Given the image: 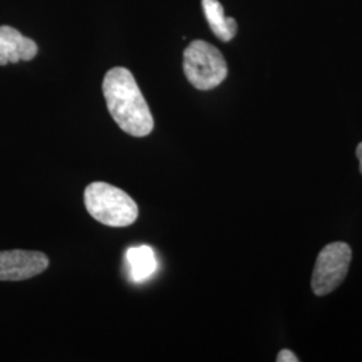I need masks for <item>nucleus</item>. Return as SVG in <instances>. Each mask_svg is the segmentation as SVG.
Wrapping results in <instances>:
<instances>
[{
    "instance_id": "f03ea898",
    "label": "nucleus",
    "mask_w": 362,
    "mask_h": 362,
    "mask_svg": "<svg viewBox=\"0 0 362 362\" xmlns=\"http://www.w3.org/2000/svg\"><path fill=\"white\" fill-rule=\"evenodd\" d=\"M83 200L91 218L109 227H128L139 216V207L129 194L107 182L89 184Z\"/></svg>"
},
{
    "instance_id": "0eeeda50",
    "label": "nucleus",
    "mask_w": 362,
    "mask_h": 362,
    "mask_svg": "<svg viewBox=\"0 0 362 362\" xmlns=\"http://www.w3.org/2000/svg\"><path fill=\"white\" fill-rule=\"evenodd\" d=\"M125 258L129 269L130 279L133 282H144L157 270V258L152 247H132L127 251Z\"/></svg>"
},
{
    "instance_id": "7ed1b4c3",
    "label": "nucleus",
    "mask_w": 362,
    "mask_h": 362,
    "mask_svg": "<svg viewBox=\"0 0 362 362\" xmlns=\"http://www.w3.org/2000/svg\"><path fill=\"white\" fill-rule=\"evenodd\" d=\"M184 74L199 90L218 88L227 77L228 67L223 54L211 43L194 40L184 50Z\"/></svg>"
},
{
    "instance_id": "1a4fd4ad",
    "label": "nucleus",
    "mask_w": 362,
    "mask_h": 362,
    "mask_svg": "<svg viewBox=\"0 0 362 362\" xmlns=\"http://www.w3.org/2000/svg\"><path fill=\"white\" fill-rule=\"evenodd\" d=\"M278 362H299V358L290 349L281 350L276 356Z\"/></svg>"
},
{
    "instance_id": "39448f33",
    "label": "nucleus",
    "mask_w": 362,
    "mask_h": 362,
    "mask_svg": "<svg viewBox=\"0 0 362 362\" xmlns=\"http://www.w3.org/2000/svg\"><path fill=\"white\" fill-rule=\"evenodd\" d=\"M49 258L39 251H0V281H25L49 267Z\"/></svg>"
},
{
    "instance_id": "20e7f679",
    "label": "nucleus",
    "mask_w": 362,
    "mask_h": 362,
    "mask_svg": "<svg viewBox=\"0 0 362 362\" xmlns=\"http://www.w3.org/2000/svg\"><path fill=\"white\" fill-rule=\"evenodd\" d=\"M351 255V248L345 242H333L321 250L311 275V288L317 297L333 293L345 281Z\"/></svg>"
},
{
    "instance_id": "423d86ee",
    "label": "nucleus",
    "mask_w": 362,
    "mask_h": 362,
    "mask_svg": "<svg viewBox=\"0 0 362 362\" xmlns=\"http://www.w3.org/2000/svg\"><path fill=\"white\" fill-rule=\"evenodd\" d=\"M38 54V46L33 39L23 37L16 28L0 26V66L31 61Z\"/></svg>"
},
{
    "instance_id": "9d476101",
    "label": "nucleus",
    "mask_w": 362,
    "mask_h": 362,
    "mask_svg": "<svg viewBox=\"0 0 362 362\" xmlns=\"http://www.w3.org/2000/svg\"><path fill=\"white\" fill-rule=\"evenodd\" d=\"M356 155H357V158L360 161V172H361L362 175V143L358 144V146L356 149Z\"/></svg>"
},
{
    "instance_id": "6e6552de",
    "label": "nucleus",
    "mask_w": 362,
    "mask_h": 362,
    "mask_svg": "<svg viewBox=\"0 0 362 362\" xmlns=\"http://www.w3.org/2000/svg\"><path fill=\"white\" fill-rule=\"evenodd\" d=\"M203 11L207 18L208 25L216 38L223 42H230L236 35L238 23L233 18H227L219 0H202Z\"/></svg>"
},
{
    "instance_id": "f257e3e1",
    "label": "nucleus",
    "mask_w": 362,
    "mask_h": 362,
    "mask_svg": "<svg viewBox=\"0 0 362 362\" xmlns=\"http://www.w3.org/2000/svg\"><path fill=\"white\" fill-rule=\"evenodd\" d=\"M105 100L117 125L134 137L148 136L155 127L151 109L128 69L113 67L103 83Z\"/></svg>"
}]
</instances>
